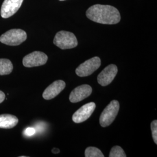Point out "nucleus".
Returning <instances> with one entry per match:
<instances>
[{"label": "nucleus", "instance_id": "nucleus-8", "mask_svg": "<svg viewBox=\"0 0 157 157\" xmlns=\"http://www.w3.org/2000/svg\"><path fill=\"white\" fill-rule=\"evenodd\" d=\"M118 73V67L114 65L111 64L104 69L97 77L98 83L102 86H106L111 83L113 80Z\"/></svg>", "mask_w": 157, "mask_h": 157}, {"label": "nucleus", "instance_id": "nucleus-12", "mask_svg": "<svg viewBox=\"0 0 157 157\" xmlns=\"http://www.w3.org/2000/svg\"><path fill=\"white\" fill-rule=\"evenodd\" d=\"M19 120L17 117L10 114L0 115V128L12 129L17 126Z\"/></svg>", "mask_w": 157, "mask_h": 157}, {"label": "nucleus", "instance_id": "nucleus-1", "mask_svg": "<svg viewBox=\"0 0 157 157\" xmlns=\"http://www.w3.org/2000/svg\"><path fill=\"white\" fill-rule=\"evenodd\" d=\"M86 16L95 22L114 25L121 21L120 13L114 6L96 4L91 6L86 11Z\"/></svg>", "mask_w": 157, "mask_h": 157}, {"label": "nucleus", "instance_id": "nucleus-15", "mask_svg": "<svg viewBox=\"0 0 157 157\" xmlns=\"http://www.w3.org/2000/svg\"><path fill=\"white\" fill-rule=\"evenodd\" d=\"M109 157H126V155L124 150L119 146L113 147L109 152Z\"/></svg>", "mask_w": 157, "mask_h": 157}, {"label": "nucleus", "instance_id": "nucleus-18", "mask_svg": "<svg viewBox=\"0 0 157 157\" xmlns=\"http://www.w3.org/2000/svg\"><path fill=\"white\" fill-rule=\"evenodd\" d=\"M5 98H6V95L4 93L2 92V91H0V104L4 101Z\"/></svg>", "mask_w": 157, "mask_h": 157}, {"label": "nucleus", "instance_id": "nucleus-2", "mask_svg": "<svg viewBox=\"0 0 157 157\" xmlns=\"http://www.w3.org/2000/svg\"><path fill=\"white\" fill-rule=\"evenodd\" d=\"M27 39V34L22 29H14L7 31L0 36V41L6 45H20Z\"/></svg>", "mask_w": 157, "mask_h": 157}, {"label": "nucleus", "instance_id": "nucleus-7", "mask_svg": "<svg viewBox=\"0 0 157 157\" xmlns=\"http://www.w3.org/2000/svg\"><path fill=\"white\" fill-rule=\"evenodd\" d=\"M95 107V103L91 102L80 107L72 116L73 122L76 124H80L88 119L94 111Z\"/></svg>", "mask_w": 157, "mask_h": 157}, {"label": "nucleus", "instance_id": "nucleus-20", "mask_svg": "<svg viewBox=\"0 0 157 157\" xmlns=\"http://www.w3.org/2000/svg\"><path fill=\"white\" fill-rule=\"evenodd\" d=\"M59 1H65V0H59Z\"/></svg>", "mask_w": 157, "mask_h": 157}, {"label": "nucleus", "instance_id": "nucleus-9", "mask_svg": "<svg viewBox=\"0 0 157 157\" xmlns=\"http://www.w3.org/2000/svg\"><path fill=\"white\" fill-rule=\"evenodd\" d=\"M23 0H4L1 8V16L8 18L14 15L22 4Z\"/></svg>", "mask_w": 157, "mask_h": 157}, {"label": "nucleus", "instance_id": "nucleus-6", "mask_svg": "<svg viewBox=\"0 0 157 157\" xmlns=\"http://www.w3.org/2000/svg\"><path fill=\"white\" fill-rule=\"evenodd\" d=\"M47 60L48 56L44 52L34 51L23 58L22 63L25 67H36L44 65Z\"/></svg>", "mask_w": 157, "mask_h": 157}, {"label": "nucleus", "instance_id": "nucleus-17", "mask_svg": "<svg viewBox=\"0 0 157 157\" xmlns=\"http://www.w3.org/2000/svg\"><path fill=\"white\" fill-rule=\"evenodd\" d=\"M35 132H36V130L33 128H28L25 129L24 133L27 136H33L35 133Z\"/></svg>", "mask_w": 157, "mask_h": 157}, {"label": "nucleus", "instance_id": "nucleus-4", "mask_svg": "<svg viewBox=\"0 0 157 157\" xmlns=\"http://www.w3.org/2000/svg\"><path fill=\"white\" fill-rule=\"evenodd\" d=\"M119 103L117 100L111 101L101 113L100 124L102 127H107L112 124L118 115Z\"/></svg>", "mask_w": 157, "mask_h": 157}, {"label": "nucleus", "instance_id": "nucleus-14", "mask_svg": "<svg viewBox=\"0 0 157 157\" xmlns=\"http://www.w3.org/2000/svg\"><path fill=\"white\" fill-rule=\"evenodd\" d=\"M84 155L86 157H104V155L101 150L94 147H87L86 150Z\"/></svg>", "mask_w": 157, "mask_h": 157}, {"label": "nucleus", "instance_id": "nucleus-16", "mask_svg": "<svg viewBox=\"0 0 157 157\" xmlns=\"http://www.w3.org/2000/svg\"><path fill=\"white\" fill-rule=\"evenodd\" d=\"M151 128L152 130V138L154 143L157 144V121L154 120L153 121L151 124Z\"/></svg>", "mask_w": 157, "mask_h": 157}, {"label": "nucleus", "instance_id": "nucleus-19", "mask_svg": "<svg viewBox=\"0 0 157 157\" xmlns=\"http://www.w3.org/2000/svg\"><path fill=\"white\" fill-rule=\"evenodd\" d=\"M59 152H60L59 150L58 149V148H53V149L52 150V152L54 153V154H58V153H59Z\"/></svg>", "mask_w": 157, "mask_h": 157}, {"label": "nucleus", "instance_id": "nucleus-3", "mask_svg": "<svg viewBox=\"0 0 157 157\" xmlns=\"http://www.w3.org/2000/svg\"><path fill=\"white\" fill-rule=\"evenodd\" d=\"M54 44L62 50H66L76 47L78 42L74 34L67 31H60L56 34Z\"/></svg>", "mask_w": 157, "mask_h": 157}, {"label": "nucleus", "instance_id": "nucleus-5", "mask_svg": "<svg viewBox=\"0 0 157 157\" xmlns=\"http://www.w3.org/2000/svg\"><path fill=\"white\" fill-rule=\"evenodd\" d=\"M101 65V59L98 56H94L80 64L75 72L80 77L90 76L97 70Z\"/></svg>", "mask_w": 157, "mask_h": 157}, {"label": "nucleus", "instance_id": "nucleus-10", "mask_svg": "<svg viewBox=\"0 0 157 157\" xmlns=\"http://www.w3.org/2000/svg\"><path fill=\"white\" fill-rule=\"evenodd\" d=\"M92 88L88 84H83L76 87L71 93L69 100L72 103H76L83 100L90 96L92 93Z\"/></svg>", "mask_w": 157, "mask_h": 157}, {"label": "nucleus", "instance_id": "nucleus-13", "mask_svg": "<svg viewBox=\"0 0 157 157\" xmlns=\"http://www.w3.org/2000/svg\"><path fill=\"white\" fill-rule=\"evenodd\" d=\"M13 70L11 61L8 59H0V76L10 75Z\"/></svg>", "mask_w": 157, "mask_h": 157}, {"label": "nucleus", "instance_id": "nucleus-11", "mask_svg": "<svg viewBox=\"0 0 157 157\" xmlns=\"http://www.w3.org/2000/svg\"><path fill=\"white\" fill-rule=\"evenodd\" d=\"M66 83L61 80H56L47 87L43 93V97L46 100L55 98L65 88Z\"/></svg>", "mask_w": 157, "mask_h": 157}]
</instances>
